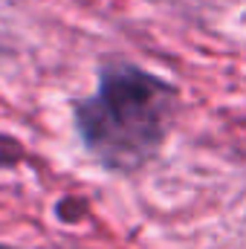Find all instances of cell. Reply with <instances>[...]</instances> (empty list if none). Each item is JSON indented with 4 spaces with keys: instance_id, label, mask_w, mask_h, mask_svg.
Returning <instances> with one entry per match:
<instances>
[{
    "instance_id": "6da1fadb",
    "label": "cell",
    "mask_w": 246,
    "mask_h": 249,
    "mask_svg": "<svg viewBox=\"0 0 246 249\" xmlns=\"http://www.w3.org/2000/svg\"><path fill=\"white\" fill-rule=\"evenodd\" d=\"M174 113V90L157 75L113 64L102 72L99 90L78 102L75 124L107 168L133 171L162 145Z\"/></svg>"
},
{
    "instance_id": "7a4b0ae2",
    "label": "cell",
    "mask_w": 246,
    "mask_h": 249,
    "mask_svg": "<svg viewBox=\"0 0 246 249\" xmlns=\"http://www.w3.org/2000/svg\"><path fill=\"white\" fill-rule=\"evenodd\" d=\"M0 249H12V247H0Z\"/></svg>"
}]
</instances>
